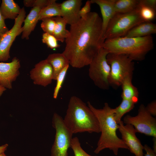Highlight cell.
Returning a JSON list of instances; mask_svg holds the SVG:
<instances>
[{
    "label": "cell",
    "instance_id": "obj_6",
    "mask_svg": "<svg viewBox=\"0 0 156 156\" xmlns=\"http://www.w3.org/2000/svg\"><path fill=\"white\" fill-rule=\"evenodd\" d=\"M143 22L140 16L138 6L129 12L116 13L107 26L104 40L124 37L132 28Z\"/></svg>",
    "mask_w": 156,
    "mask_h": 156
},
{
    "label": "cell",
    "instance_id": "obj_38",
    "mask_svg": "<svg viewBox=\"0 0 156 156\" xmlns=\"http://www.w3.org/2000/svg\"><path fill=\"white\" fill-rule=\"evenodd\" d=\"M0 156H7L4 153H0Z\"/></svg>",
    "mask_w": 156,
    "mask_h": 156
},
{
    "label": "cell",
    "instance_id": "obj_36",
    "mask_svg": "<svg viewBox=\"0 0 156 156\" xmlns=\"http://www.w3.org/2000/svg\"><path fill=\"white\" fill-rule=\"evenodd\" d=\"M153 150L156 153V138L153 137Z\"/></svg>",
    "mask_w": 156,
    "mask_h": 156
},
{
    "label": "cell",
    "instance_id": "obj_16",
    "mask_svg": "<svg viewBox=\"0 0 156 156\" xmlns=\"http://www.w3.org/2000/svg\"><path fill=\"white\" fill-rule=\"evenodd\" d=\"M42 6H36L33 7L29 14L25 19L24 25L22 27L21 38L28 40L31 32L34 30L39 21V16L41 9L44 7Z\"/></svg>",
    "mask_w": 156,
    "mask_h": 156
},
{
    "label": "cell",
    "instance_id": "obj_3",
    "mask_svg": "<svg viewBox=\"0 0 156 156\" xmlns=\"http://www.w3.org/2000/svg\"><path fill=\"white\" fill-rule=\"evenodd\" d=\"M63 121L73 134L84 132L100 133L95 115L86 103L76 96L70 98Z\"/></svg>",
    "mask_w": 156,
    "mask_h": 156
},
{
    "label": "cell",
    "instance_id": "obj_33",
    "mask_svg": "<svg viewBox=\"0 0 156 156\" xmlns=\"http://www.w3.org/2000/svg\"><path fill=\"white\" fill-rule=\"evenodd\" d=\"M4 20L0 11V37L9 30L5 23Z\"/></svg>",
    "mask_w": 156,
    "mask_h": 156
},
{
    "label": "cell",
    "instance_id": "obj_13",
    "mask_svg": "<svg viewBox=\"0 0 156 156\" xmlns=\"http://www.w3.org/2000/svg\"><path fill=\"white\" fill-rule=\"evenodd\" d=\"M20 67V61L16 57L10 62H0V85L6 89H12V82L19 75Z\"/></svg>",
    "mask_w": 156,
    "mask_h": 156
},
{
    "label": "cell",
    "instance_id": "obj_27",
    "mask_svg": "<svg viewBox=\"0 0 156 156\" xmlns=\"http://www.w3.org/2000/svg\"><path fill=\"white\" fill-rule=\"evenodd\" d=\"M69 65H68L66 66L59 73L57 77L56 80L57 81L56 84L53 94V97L55 99H56L57 98L68 69Z\"/></svg>",
    "mask_w": 156,
    "mask_h": 156
},
{
    "label": "cell",
    "instance_id": "obj_11",
    "mask_svg": "<svg viewBox=\"0 0 156 156\" xmlns=\"http://www.w3.org/2000/svg\"><path fill=\"white\" fill-rule=\"evenodd\" d=\"M118 130L121 135V139L130 152L135 156H144L143 146L137 137V131L131 125L124 124L121 120L118 124Z\"/></svg>",
    "mask_w": 156,
    "mask_h": 156
},
{
    "label": "cell",
    "instance_id": "obj_17",
    "mask_svg": "<svg viewBox=\"0 0 156 156\" xmlns=\"http://www.w3.org/2000/svg\"><path fill=\"white\" fill-rule=\"evenodd\" d=\"M156 33V25L151 22H142L131 29L125 36L127 37H141Z\"/></svg>",
    "mask_w": 156,
    "mask_h": 156
},
{
    "label": "cell",
    "instance_id": "obj_28",
    "mask_svg": "<svg viewBox=\"0 0 156 156\" xmlns=\"http://www.w3.org/2000/svg\"><path fill=\"white\" fill-rule=\"evenodd\" d=\"M42 40L43 43L52 49L57 48L60 46L56 38L53 35L47 33H44L42 34Z\"/></svg>",
    "mask_w": 156,
    "mask_h": 156
},
{
    "label": "cell",
    "instance_id": "obj_19",
    "mask_svg": "<svg viewBox=\"0 0 156 156\" xmlns=\"http://www.w3.org/2000/svg\"><path fill=\"white\" fill-rule=\"evenodd\" d=\"M21 8L13 0H2L0 11L4 20L15 19L19 15Z\"/></svg>",
    "mask_w": 156,
    "mask_h": 156
},
{
    "label": "cell",
    "instance_id": "obj_22",
    "mask_svg": "<svg viewBox=\"0 0 156 156\" xmlns=\"http://www.w3.org/2000/svg\"><path fill=\"white\" fill-rule=\"evenodd\" d=\"M57 16H61L60 3H56L55 0H51L50 3L41 9L39 20Z\"/></svg>",
    "mask_w": 156,
    "mask_h": 156
},
{
    "label": "cell",
    "instance_id": "obj_23",
    "mask_svg": "<svg viewBox=\"0 0 156 156\" xmlns=\"http://www.w3.org/2000/svg\"><path fill=\"white\" fill-rule=\"evenodd\" d=\"M135 104L132 101L122 99L120 104L115 108H113L114 118L117 123H119L125 114L133 109Z\"/></svg>",
    "mask_w": 156,
    "mask_h": 156
},
{
    "label": "cell",
    "instance_id": "obj_10",
    "mask_svg": "<svg viewBox=\"0 0 156 156\" xmlns=\"http://www.w3.org/2000/svg\"><path fill=\"white\" fill-rule=\"evenodd\" d=\"M26 16L24 8H21L20 12L15 19L12 28L0 37V61H5L10 58V50L16 38L23 31L22 24Z\"/></svg>",
    "mask_w": 156,
    "mask_h": 156
},
{
    "label": "cell",
    "instance_id": "obj_18",
    "mask_svg": "<svg viewBox=\"0 0 156 156\" xmlns=\"http://www.w3.org/2000/svg\"><path fill=\"white\" fill-rule=\"evenodd\" d=\"M46 59L53 68V80H56L59 73L66 66L70 65L68 60L62 53L49 54Z\"/></svg>",
    "mask_w": 156,
    "mask_h": 156
},
{
    "label": "cell",
    "instance_id": "obj_20",
    "mask_svg": "<svg viewBox=\"0 0 156 156\" xmlns=\"http://www.w3.org/2000/svg\"><path fill=\"white\" fill-rule=\"evenodd\" d=\"M132 77L126 78L122 82L121 97L122 99L132 101L136 103L138 101L139 92L137 88L132 84Z\"/></svg>",
    "mask_w": 156,
    "mask_h": 156
},
{
    "label": "cell",
    "instance_id": "obj_21",
    "mask_svg": "<svg viewBox=\"0 0 156 156\" xmlns=\"http://www.w3.org/2000/svg\"><path fill=\"white\" fill-rule=\"evenodd\" d=\"M55 22V25L53 35L58 41L63 42L68 37L69 31L66 29L67 23L61 16L53 17Z\"/></svg>",
    "mask_w": 156,
    "mask_h": 156
},
{
    "label": "cell",
    "instance_id": "obj_9",
    "mask_svg": "<svg viewBox=\"0 0 156 156\" xmlns=\"http://www.w3.org/2000/svg\"><path fill=\"white\" fill-rule=\"evenodd\" d=\"M123 122L125 124L132 125L137 132L156 138V119L143 104L140 106L137 115L133 116L127 115Z\"/></svg>",
    "mask_w": 156,
    "mask_h": 156
},
{
    "label": "cell",
    "instance_id": "obj_30",
    "mask_svg": "<svg viewBox=\"0 0 156 156\" xmlns=\"http://www.w3.org/2000/svg\"><path fill=\"white\" fill-rule=\"evenodd\" d=\"M91 3L90 1H87L84 5L81 8L79 12V15L81 18L85 17L90 12Z\"/></svg>",
    "mask_w": 156,
    "mask_h": 156
},
{
    "label": "cell",
    "instance_id": "obj_14",
    "mask_svg": "<svg viewBox=\"0 0 156 156\" xmlns=\"http://www.w3.org/2000/svg\"><path fill=\"white\" fill-rule=\"evenodd\" d=\"M82 4L81 0H67L60 3L61 16L70 25L80 19L79 12Z\"/></svg>",
    "mask_w": 156,
    "mask_h": 156
},
{
    "label": "cell",
    "instance_id": "obj_24",
    "mask_svg": "<svg viewBox=\"0 0 156 156\" xmlns=\"http://www.w3.org/2000/svg\"><path fill=\"white\" fill-rule=\"evenodd\" d=\"M139 0H116L114 5L115 11L117 13L129 12L138 7Z\"/></svg>",
    "mask_w": 156,
    "mask_h": 156
},
{
    "label": "cell",
    "instance_id": "obj_5",
    "mask_svg": "<svg viewBox=\"0 0 156 156\" xmlns=\"http://www.w3.org/2000/svg\"><path fill=\"white\" fill-rule=\"evenodd\" d=\"M107 59L110 67L108 79L109 86L118 87L126 78L132 77L134 64L127 55L109 53Z\"/></svg>",
    "mask_w": 156,
    "mask_h": 156
},
{
    "label": "cell",
    "instance_id": "obj_31",
    "mask_svg": "<svg viewBox=\"0 0 156 156\" xmlns=\"http://www.w3.org/2000/svg\"><path fill=\"white\" fill-rule=\"evenodd\" d=\"M146 110L153 116H156V101L155 100L146 107Z\"/></svg>",
    "mask_w": 156,
    "mask_h": 156
},
{
    "label": "cell",
    "instance_id": "obj_29",
    "mask_svg": "<svg viewBox=\"0 0 156 156\" xmlns=\"http://www.w3.org/2000/svg\"><path fill=\"white\" fill-rule=\"evenodd\" d=\"M41 20L40 26L42 30L45 33L53 35L55 22L53 17L44 18Z\"/></svg>",
    "mask_w": 156,
    "mask_h": 156
},
{
    "label": "cell",
    "instance_id": "obj_2",
    "mask_svg": "<svg viewBox=\"0 0 156 156\" xmlns=\"http://www.w3.org/2000/svg\"><path fill=\"white\" fill-rule=\"evenodd\" d=\"M87 103L98 119L101 133L94 152L97 154L103 149L108 148L117 155L119 149H128L125 143L117 135L119 125L114 118L113 108L107 103L101 109L96 108L89 101Z\"/></svg>",
    "mask_w": 156,
    "mask_h": 156
},
{
    "label": "cell",
    "instance_id": "obj_4",
    "mask_svg": "<svg viewBox=\"0 0 156 156\" xmlns=\"http://www.w3.org/2000/svg\"><path fill=\"white\" fill-rule=\"evenodd\" d=\"M154 47L151 35L141 37L125 36L106 39L102 47L109 53L123 54L133 60H144L146 54Z\"/></svg>",
    "mask_w": 156,
    "mask_h": 156
},
{
    "label": "cell",
    "instance_id": "obj_35",
    "mask_svg": "<svg viewBox=\"0 0 156 156\" xmlns=\"http://www.w3.org/2000/svg\"><path fill=\"white\" fill-rule=\"evenodd\" d=\"M8 146V144H5L0 146V153H4V152L7 150Z\"/></svg>",
    "mask_w": 156,
    "mask_h": 156
},
{
    "label": "cell",
    "instance_id": "obj_12",
    "mask_svg": "<svg viewBox=\"0 0 156 156\" xmlns=\"http://www.w3.org/2000/svg\"><path fill=\"white\" fill-rule=\"evenodd\" d=\"M30 74V78L35 85L46 87L53 80V68L46 59L36 64Z\"/></svg>",
    "mask_w": 156,
    "mask_h": 156
},
{
    "label": "cell",
    "instance_id": "obj_34",
    "mask_svg": "<svg viewBox=\"0 0 156 156\" xmlns=\"http://www.w3.org/2000/svg\"><path fill=\"white\" fill-rule=\"evenodd\" d=\"M143 148L146 152V153L144 154V156H156V153L147 144H144Z\"/></svg>",
    "mask_w": 156,
    "mask_h": 156
},
{
    "label": "cell",
    "instance_id": "obj_32",
    "mask_svg": "<svg viewBox=\"0 0 156 156\" xmlns=\"http://www.w3.org/2000/svg\"><path fill=\"white\" fill-rule=\"evenodd\" d=\"M139 3L142 5L150 7L156 10V0H139Z\"/></svg>",
    "mask_w": 156,
    "mask_h": 156
},
{
    "label": "cell",
    "instance_id": "obj_8",
    "mask_svg": "<svg viewBox=\"0 0 156 156\" xmlns=\"http://www.w3.org/2000/svg\"><path fill=\"white\" fill-rule=\"evenodd\" d=\"M52 122L56 133L51 156H68V151L70 148L73 134L65 125L63 118L57 113L54 114Z\"/></svg>",
    "mask_w": 156,
    "mask_h": 156
},
{
    "label": "cell",
    "instance_id": "obj_25",
    "mask_svg": "<svg viewBox=\"0 0 156 156\" xmlns=\"http://www.w3.org/2000/svg\"><path fill=\"white\" fill-rule=\"evenodd\" d=\"M138 8L140 16L145 22H151L156 16V11L148 7L142 5L139 2Z\"/></svg>",
    "mask_w": 156,
    "mask_h": 156
},
{
    "label": "cell",
    "instance_id": "obj_26",
    "mask_svg": "<svg viewBox=\"0 0 156 156\" xmlns=\"http://www.w3.org/2000/svg\"><path fill=\"white\" fill-rule=\"evenodd\" d=\"M70 148L73 150L74 156H97L90 155L86 152L81 147L79 139L76 137L72 138Z\"/></svg>",
    "mask_w": 156,
    "mask_h": 156
},
{
    "label": "cell",
    "instance_id": "obj_1",
    "mask_svg": "<svg viewBox=\"0 0 156 156\" xmlns=\"http://www.w3.org/2000/svg\"><path fill=\"white\" fill-rule=\"evenodd\" d=\"M102 21L98 14L90 12L70 25L62 53L72 67L89 65L104 42L102 38Z\"/></svg>",
    "mask_w": 156,
    "mask_h": 156
},
{
    "label": "cell",
    "instance_id": "obj_7",
    "mask_svg": "<svg viewBox=\"0 0 156 156\" xmlns=\"http://www.w3.org/2000/svg\"><path fill=\"white\" fill-rule=\"evenodd\" d=\"M105 49L101 48L89 65V76L94 84L104 90L109 89V77L110 67L108 64L107 56L109 53Z\"/></svg>",
    "mask_w": 156,
    "mask_h": 156
},
{
    "label": "cell",
    "instance_id": "obj_37",
    "mask_svg": "<svg viewBox=\"0 0 156 156\" xmlns=\"http://www.w3.org/2000/svg\"><path fill=\"white\" fill-rule=\"evenodd\" d=\"M6 89L0 85V97L2 95Z\"/></svg>",
    "mask_w": 156,
    "mask_h": 156
},
{
    "label": "cell",
    "instance_id": "obj_15",
    "mask_svg": "<svg viewBox=\"0 0 156 156\" xmlns=\"http://www.w3.org/2000/svg\"><path fill=\"white\" fill-rule=\"evenodd\" d=\"M116 0H91V3H96L99 7L102 16V38L104 37L107 26L116 12L114 9Z\"/></svg>",
    "mask_w": 156,
    "mask_h": 156
}]
</instances>
